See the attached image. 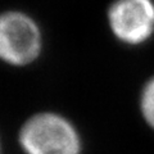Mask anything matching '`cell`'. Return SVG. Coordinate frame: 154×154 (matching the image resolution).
Instances as JSON below:
<instances>
[{
	"instance_id": "5",
	"label": "cell",
	"mask_w": 154,
	"mask_h": 154,
	"mask_svg": "<svg viewBox=\"0 0 154 154\" xmlns=\"http://www.w3.org/2000/svg\"><path fill=\"white\" fill-rule=\"evenodd\" d=\"M0 150H2V143H0Z\"/></svg>"
},
{
	"instance_id": "2",
	"label": "cell",
	"mask_w": 154,
	"mask_h": 154,
	"mask_svg": "<svg viewBox=\"0 0 154 154\" xmlns=\"http://www.w3.org/2000/svg\"><path fill=\"white\" fill-rule=\"evenodd\" d=\"M41 50V28L30 14L21 11L0 13V62L25 67L33 63Z\"/></svg>"
},
{
	"instance_id": "1",
	"label": "cell",
	"mask_w": 154,
	"mask_h": 154,
	"mask_svg": "<svg viewBox=\"0 0 154 154\" xmlns=\"http://www.w3.org/2000/svg\"><path fill=\"white\" fill-rule=\"evenodd\" d=\"M25 154H82V137L72 121L55 112H40L25 121L18 134Z\"/></svg>"
},
{
	"instance_id": "3",
	"label": "cell",
	"mask_w": 154,
	"mask_h": 154,
	"mask_svg": "<svg viewBox=\"0 0 154 154\" xmlns=\"http://www.w3.org/2000/svg\"><path fill=\"white\" fill-rule=\"evenodd\" d=\"M107 22L119 42L130 46L145 44L154 35V0H113Z\"/></svg>"
},
{
	"instance_id": "4",
	"label": "cell",
	"mask_w": 154,
	"mask_h": 154,
	"mask_svg": "<svg viewBox=\"0 0 154 154\" xmlns=\"http://www.w3.org/2000/svg\"><path fill=\"white\" fill-rule=\"evenodd\" d=\"M139 107L145 123L154 131V76L143 86L140 99H139Z\"/></svg>"
}]
</instances>
